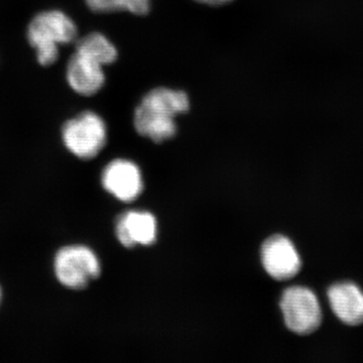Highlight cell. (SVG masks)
I'll return each instance as SVG.
<instances>
[{
	"instance_id": "13",
	"label": "cell",
	"mask_w": 363,
	"mask_h": 363,
	"mask_svg": "<svg viewBox=\"0 0 363 363\" xmlns=\"http://www.w3.org/2000/svg\"><path fill=\"white\" fill-rule=\"evenodd\" d=\"M199 4H206V6H224V4H229L233 0H195Z\"/></svg>"
},
{
	"instance_id": "5",
	"label": "cell",
	"mask_w": 363,
	"mask_h": 363,
	"mask_svg": "<svg viewBox=\"0 0 363 363\" xmlns=\"http://www.w3.org/2000/svg\"><path fill=\"white\" fill-rule=\"evenodd\" d=\"M281 309L286 327L298 335H307L316 331L322 322L319 301L305 286L286 289L281 298Z\"/></svg>"
},
{
	"instance_id": "10",
	"label": "cell",
	"mask_w": 363,
	"mask_h": 363,
	"mask_svg": "<svg viewBox=\"0 0 363 363\" xmlns=\"http://www.w3.org/2000/svg\"><path fill=\"white\" fill-rule=\"evenodd\" d=\"M329 303L334 314L344 324L363 323V292L352 283L335 284L328 291Z\"/></svg>"
},
{
	"instance_id": "7",
	"label": "cell",
	"mask_w": 363,
	"mask_h": 363,
	"mask_svg": "<svg viewBox=\"0 0 363 363\" xmlns=\"http://www.w3.org/2000/svg\"><path fill=\"white\" fill-rule=\"evenodd\" d=\"M102 186L116 199L126 203L133 202L143 192L142 173L135 162L116 160L104 169Z\"/></svg>"
},
{
	"instance_id": "8",
	"label": "cell",
	"mask_w": 363,
	"mask_h": 363,
	"mask_svg": "<svg viewBox=\"0 0 363 363\" xmlns=\"http://www.w3.org/2000/svg\"><path fill=\"white\" fill-rule=\"evenodd\" d=\"M104 67L97 60L75 51L67 66L68 84L78 94L92 96L105 84Z\"/></svg>"
},
{
	"instance_id": "2",
	"label": "cell",
	"mask_w": 363,
	"mask_h": 363,
	"mask_svg": "<svg viewBox=\"0 0 363 363\" xmlns=\"http://www.w3.org/2000/svg\"><path fill=\"white\" fill-rule=\"evenodd\" d=\"M77 26L71 18L60 11H47L33 18L28 26V43L37 52L42 66H51L58 60L60 45L73 43Z\"/></svg>"
},
{
	"instance_id": "1",
	"label": "cell",
	"mask_w": 363,
	"mask_h": 363,
	"mask_svg": "<svg viewBox=\"0 0 363 363\" xmlns=\"http://www.w3.org/2000/svg\"><path fill=\"white\" fill-rule=\"evenodd\" d=\"M189 109L190 100L185 91L155 88L136 107L133 124L138 135L162 143L176 135L175 118Z\"/></svg>"
},
{
	"instance_id": "6",
	"label": "cell",
	"mask_w": 363,
	"mask_h": 363,
	"mask_svg": "<svg viewBox=\"0 0 363 363\" xmlns=\"http://www.w3.org/2000/svg\"><path fill=\"white\" fill-rule=\"evenodd\" d=\"M262 262L267 274L278 281L292 279L301 269L297 250L292 241L283 235L272 236L264 243Z\"/></svg>"
},
{
	"instance_id": "11",
	"label": "cell",
	"mask_w": 363,
	"mask_h": 363,
	"mask_svg": "<svg viewBox=\"0 0 363 363\" xmlns=\"http://www.w3.org/2000/svg\"><path fill=\"white\" fill-rule=\"evenodd\" d=\"M76 51L97 60L104 66L111 65L118 58L116 48L100 33H91L79 40Z\"/></svg>"
},
{
	"instance_id": "14",
	"label": "cell",
	"mask_w": 363,
	"mask_h": 363,
	"mask_svg": "<svg viewBox=\"0 0 363 363\" xmlns=\"http://www.w3.org/2000/svg\"><path fill=\"white\" fill-rule=\"evenodd\" d=\"M1 297H2V293H1V289H0V302H1Z\"/></svg>"
},
{
	"instance_id": "4",
	"label": "cell",
	"mask_w": 363,
	"mask_h": 363,
	"mask_svg": "<svg viewBox=\"0 0 363 363\" xmlns=\"http://www.w3.org/2000/svg\"><path fill=\"white\" fill-rule=\"evenodd\" d=\"M55 274L60 283L71 290H83L101 274L99 259L90 248L69 245L57 252Z\"/></svg>"
},
{
	"instance_id": "12",
	"label": "cell",
	"mask_w": 363,
	"mask_h": 363,
	"mask_svg": "<svg viewBox=\"0 0 363 363\" xmlns=\"http://www.w3.org/2000/svg\"><path fill=\"white\" fill-rule=\"evenodd\" d=\"M91 11L98 13L128 11L136 16H145L150 9V0H85Z\"/></svg>"
},
{
	"instance_id": "3",
	"label": "cell",
	"mask_w": 363,
	"mask_h": 363,
	"mask_svg": "<svg viewBox=\"0 0 363 363\" xmlns=\"http://www.w3.org/2000/svg\"><path fill=\"white\" fill-rule=\"evenodd\" d=\"M62 138L67 150L74 156L82 160L93 159L106 145V124L95 112H82L64 124Z\"/></svg>"
},
{
	"instance_id": "9",
	"label": "cell",
	"mask_w": 363,
	"mask_h": 363,
	"mask_svg": "<svg viewBox=\"0 0 363 363\" xmlns=\"http://www.w3.org/2000/svg\"><path fill=\"white\" fill-rule=\"evenodd\" d=\"M157 221L149 212L130 211L116 222V236L125 247L136 245H150L156 241Z\"/></svg>"
}]
</instances>
